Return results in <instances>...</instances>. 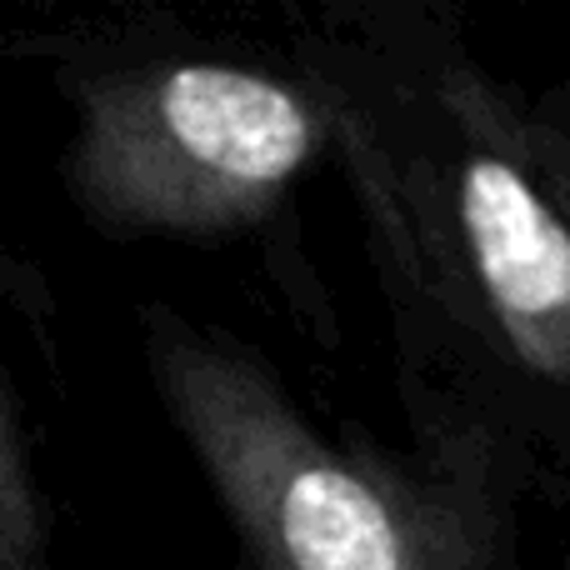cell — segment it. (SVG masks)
<instances>
[{
    "label": "cell",
    "mask_w": 570,
    "mask_h": 570,
    "mask_svg": "<svg viewBox=\"0 0 570 570\" xmlns=\"http://www.w3.org/2000/svg\"><path fill=\"white\" fill-rule=\"evenodd\" d=\"M150 371L200 455L250 570H465L451 535L311 431L256 355L146 311Z\"/></svg>",
    "instance_id": "cell-1"
},
{
    "label": "cell",
    "mask_w": 570,
    "mask_h": 570,
    "mask_svg": "<svg viewBox=\"0 0 570 570\" xmlns=\"http://www.w3.org/2000/svg\"><path fill=\"white\" fill-rule=\"evenodd\" d=\"M321 146L301 90L220 60L90 80L70 146L76 200L120 236H226L276 210Z\"/></svg>",
    "instance_id": "cell-2"
},
{
    "label": "cell",
    "mask_w": 570,
    "mask_h": 570,
    "mask_svg": "<svg viewBox=\"0 0 570 570\" xmlns=\"http://www.w3.org/2000/svg\"><path fill=\"white\" fill-rule=\"evenodd\" d=\"M475 301L501 345L541 381L570 385V220L501 150H471L451 186Z\"/></svg>",
    "instance_id": "cell-3"
},
{
    "label": "cell",
    "mask_w": 570,
    "mask_h": 570,
    "mask_svg": "<svg viewBox=\"0 0 570 570\" xmlns=\"http://www.w3.org/2000/svg\"><path fill=\"white\" fill-rule=\"evenodd\" d=\"M0 570H56L50 566L46 511L36 495V471L26 455V435L16 425L6 375H0Z\"/></svg>",
    "instance_id": "cell-4"
}]
</instances>
